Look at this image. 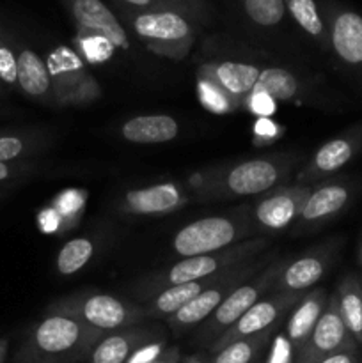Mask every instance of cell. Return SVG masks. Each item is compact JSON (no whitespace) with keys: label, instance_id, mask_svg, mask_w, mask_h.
<instances>
[{"label":"cell","instance_id":"6da1fadb","mask_svg":"<svg viewBox=\"0 0 362 363\" xmlns=\"http://www.w3.org/2000/svg\"><path fill=\"white\" fill-rule=\"evenodd\" d=\"M297 155H273L229 163L220 169L204 170L190 177L188 184L197 201H229L258 197L279 186L293 167Z\"/></svg>","mask_w":362,"mask_h":363},{"label":"cell","instance_id":"7a4b0ae2","mask_svg":"<svg viewBox=\"0 0 362 363\" xmlns=\"http://www.w3.org/2000/svg\"><path fill=\"white\" fill-rule=\"evenodd\" d=\"M106 333L80 319L46 311L21 342L14 363H75L89 358Z\"/></svg>","mask_w":362,"mask_h":363},{"label":"cell","instance_id":"3957f363","mask_svg":"<svg viewBox=\"0 0 362 363\" xmlns=\"http://www.w3.org/2000/svg\"><path fill=\"white\" fill-rule=\"evenodd\" d=\"M268 248L270 240L258 238V240L240 241V243L233 245V247L226 248L222 252H216V254L183 257L177 262H174L170 268L155 273V275H149L148 279L135 284L133 293L137 298L151 300L160 291L167 289L170 286H180V284L209 279V277L219 275L224 269L261 257L263 254H266Z\"/></svg>","mask_w":362,"mask_h":363},{"label":"cell","instance_id":"277c9868","mask_svg":"<svg viewBox=\"0 0 362 363\" xmlns=\"http://www.w3.org/2000/svg\"><path fill=\"white\" fill-rule=\"evenodd\" d=\"M247 206L229 215L204 216L181 227L172 238V248L181 259L216 254L245 241L252 233Z\"/></svg>","mask_w":362,"mask_h":363},{"label":"cell","instance_id":"5b68a950","mask_svg":"<svg viewBox=\"0 0 362 363\" xmlns=\"http://www.w3.org/2000/svg\"><path fill=\"white\" fill-rule=\"evenodd\" d=\"M130 27L149 52L174 60L188 55L197 35L192 18L170 7L133 11L130 14Z\"/></svg>","mask_w":362,"mask_h":363},{"label":"cell","instance_id":"8992f818","mask_svg":"<svg viewBox=\"0 0 362 363\" xmlns=\"http://www.w3.org/2000/svg\"><path fill=\"white\" fill-rule=\"evenodd\" d=\"M46 311L77 318L103 333L119 332L144 321L141 305H133L114 294L98 293V291L59 298L50 303Z\"/></svg>","mask_w":362,"mask_h":363},{"label":"cell","instance_id":"52a82bcc","mask_svg":"<svg viewBox=\"0 0 362 363\" xmlns=\"http://www.w3.org/2000/svg\"><path fill=\"white\" fill-rule=\"evenodd\" d=\"M284 259H273L265 269L254 275L252 279H248L247 282L240 284L238 287H234L229 294H227L226 300L220 303V307L199 326L197 330V340L201 344H209L212 346L224 332L231 328L252 305L258 303L263 296H266V293L273 289L277 282V277H279L280 269L284 266Z\"/></svg>","mask_w":362,"mask_h":363},{"label":"cell","instance_id":"ba28073f","mask_svg":"<svg viewBox=\"0 0 362 363\" xmlns=\"http://www.w3.org/2000/svg\"><path fill=\"white\" fill-rule=\"evenodd\" d=\"M275 259V255L272 252H266L261 257L252 259V261L241 262V264L233 266V268H227L220 273L219 279L204 291V293L199 294L195 300H192L190 303L185 305L183 308L176 312L174 315L167 318L170 328L176 333L187 332V330L195 328V326H201L216 308L220 307L224 300L227 298V294L238 287L240 284L247 282L248 279H252L254 275H258L261 269H265L270 262Z\"/></svg>","mask_w":362,"mask_h":363},{"label":"cell","instance_id":"9c48e42d","mask_svg":"<svg viewBox=\"0 0 362 363\" xmlns=\"http://www.w3.org/2000/svg\"><path fill=\"white\" fill-rule=\"evenodd\" d=\"M311 191L312 184L302 183L273 188L272 191L263 195L252 208H248L252 230L280 233L295 225Z\"/></svg>","mask_w":362,"mask_h":363},{"label":"cell","instance_id":"30bf717a","mask_svg":"<svg viewBox=\"0 0 362 363\" xmlns=\"http://www.w3.org/2000/svg\"><path fill=\"white\" fill-rule=\"evenodd\" d=\"M343 241L339 238L325 241L291 262H284L272 293L304 294L316 286L339 255Z\"/></svg>","mask_w":362,"mask_h":363},{"label":"cell","instance_id":"8fae6325","mask_svg":"<svg viewBox=\"0 0 362 363\" xmlns=\"http://www.w3.org/2000/svg\"><path fill=\"white\" fill-rule=\"evenodd\" d=\"M323 20L329 32V48L362 85V14L348 7L332 6Z\"/></svg>","mask_w":362,"mask_h":363},{"label":"cell","instance_id":"7c38bea8","mask_svg":"<svg viewBox=\"0 0 362 363\" xmlns=\"http://www.w3.org/2000/svg\"><path fill=\"white\" fill-rule=\"evenodd\" d=\"M355 194H357V183L350 179H334L312 186L311 195L304 202L293 230L309 233V230L322 229L351 204Z\"/></svg>","mask_w":362,"mask_h":363},{"label":"cell","instance_id":"4fadbf2b","mask_svg":"<svg viewBox=\"0 0 362 363\" xmlns=\"http://www.w3.org/2000/svg\"><path fill=\"white\" fill-rule=\"evenodd\" d=\"M300 298L302 294L291 293H272L268 298H261L227 332H224L209 346V350H212V353H216L222 347H226L227 344L273 330L277 323L280 321V318H284V314L291 311Z\"/></svg>","mask_w":362,"mask_h":363},{"label":"cell","instance_id":"5bb4252c","mask_svg":"<svg viewBox=\"0 0 362 363\" xmlns=\"http://www.w3.org/2000/svg\"><path fill=\"white\" fill-rule=\"evenodd\" d=\"M357 342L344 326L337 308V298L329 296L325 311L309 335L307 342L298 350L297 363H318L329 354L343 350H353Z\"/></svg>","mask_w":362,"mask_h":363},{"label":"cell","instance_id":"9a60e30c","mask_svg":"<svg viewBox=\"0 0 362 363\" xmlns=\"http://www.w3.org/2000/svg\"><path fill=\"white\" fill-rule=\"evenodd\" d=\"M362 151V124L330 138L312 155L307 165L297 176V183L312 184L339 172Z\"/></svg>","mask_w":362,"mask_h":363},{"label":"cell","instance_id":"2e32d148","mask_svg":"<svg viewBox=\"0 0 362 363\" xmlns=\"http://www.w3.org/2000/svg\"><path fill=\"white\" fill-rule=\"evenodd\" d=\"M188 201L190 197L181 184L158 183L126 191L119 201V211L135 216L169 215L183 208Z\"/></svg>","mask_w":362,"mask_h":363},{"label":"cell","instance_id":"e0dca14e","mask_svg":"<svg viewBox=\"0 0 362 363\" xmlns=\"http://www.w3.org/2000/svg\"><path fill=\"white\" fill-rule=\"evenodd\" d=\"M66 4L78 32L102 35L117 50L130 48L126 30L102 0H66Z\"/></svg>","mask_w":362,"mask_h":363},{"label":"cell","instance_id":"ac0fdd59","mask_svg":"<svg viewBox=\"0 0 362 363\" xmlns=\"http://www.w3.org/2000/svg\"><path fill=\"white\" fill-rule=\"evenodd\" d=\"M259 73L261 69L254 64L234 62V60L206 62L199 67V77L212 82L220 91L226 92L236 103L238 108H245V99L254 91Z\"/></svg>","mask_w":362,"mask_h":363},{"label":"cell","instance_id":"d6986e66","mask_svg":"<svg viewBox=\"0 0 362 363\" xmlns=\"http://www.w3.org/2000/svg\"><path fill=\"white\" fill-rule=\"evenodd\" d=\"M46 66L52 74L55 105L71 106L75 92L89 77V71L85 69L82 55L75 50L67 48V46H57L46 59Z\"/></svg>","mask_w":362,"mask_h":363},{"label":"cell","instance_id":"ffe728a7","mask_svg":"<svg viewBox=\"0 0 362 363\" xmlns=\"http://www.w3.org/2000/svg\"><path fill=\"white\" fill-rule=\"evenodd\" d=\"M18 59V89L27 98L45 105H55L53 82L46 60L31 48H20Z\"/></svg>","mask_w":362,"mask_h":363},{"label":"cell","instance_id":"44dd1931","mask_svg":"<svg viewBox=\"0 0 362 363\" xmlns=\"http://www.w3.org/2000/svg\"><path fill=\"white\" fill-rule=\"evenodd\" d=\"M155 332L144 328H124L106 333L89 354V363H126L142 346L155 342Z\"/></svg>","mask_w":362,"mask_h":363},{"label":"cell","instance_id":"7402d4cb","mask_svg":"<svg viewBox=\"0 0 362 363\" xmlns=\"http://www.w3.org/2000/svg\"><path fill=\"white\" fill-rule=\"evenodd\" d=\"M327 303H329V296H327L325 289H312L302 294L286 325V337L293 350L298 351L307 342L309 335L314 330L318 319L322 318Z\"/></svg>","mask_w":362,"mask_h":363},{"label":"cell","instance_id":"603a6c76","mask_svg":"<svg viewBox=\"0 0 362 363\" xmlns=\"http://www.w3.org/2000/svg\"><path fill=\"white\" fill-rule=\"evenodd\" d=\"M180 135V123L174 117L137 116L121 126V137L131 144H165Z\"/></svg>","mask_w":362,"mask_h":363},{"label":"cell","instance_id":"cb8c5ba5","mask_svg":"<svg viewBox=\"0 0 362 363\" xmlns=\"http://www.w3.org/2000/svg\"><path fill=\"white\" fill-rule=\"evenodd\" d=\"M50 144L43 131L4 130L0 131V163L25 162L28 156L38 155Z\"/></svg>","mask_w":362,"mask_h":363},{"label":"cell","instance_id":"d4e9b609","mask_svg":"<svg viewBox=\"0 0 362 363\" xmlns=\"http://www.w3.org/2000/svg\"><path fill=\"white\" fill-rule=\"evenodd\" d=\"M337 308L344 326L357 344L362 342V289L355 275H348L341 280L336 291Z\"/></svg>","mask_w":362,"mask_h":363},{"label":"cell","instance_id":"484cf974","mask_svg":"<svg viewBox=\"0 0 362 363\" xmlns=\"http://www.w3.org/2000/svg\"><path fill=\"white\" fill-rule=\"evenodd\" d=\"M304 91L302 82L284 67H265L259 73L252 92H265L275 101H295Z\"/></svg>","mask_w":362,"mask_h":363},{"label":"cell","instance_id":"4316f807","mask_svg":"<svg viewBox=\"0 0 362 363\" xmlns=\"http://www.w3.org/2000/svg\"><path fill=\"white\" fill-rule=\"evenodd\" d=\"M284 6L305 34L316 39L323 48H329V32L316 0H284Z\"/></svg>","mask_w":362,"mask_h":363},{"label":"cell","instance_id":"83f0119b","mask_svg":"<svg viewBox=\"0 0 362 363\" xmlns=\"http://www.w3.org/2000/svg\"><path fill=\"white\" fill-rule=\"evenodd\" d=\"M94 243L89 238H73L60 248L55 259V268L60 275L70 277L87 266L94 255Z\"/></svg>","mask_w":362,"mask_h":363},{"label":"cell","instance_id":"f1b7e54d","mask_svg":"<svg viewBox=\"0 0 362 363\" xmlns=\"http://www.w3.org/2000/svg\"><path fill=\"white\" fill-rule=\"evenodd\" d=\"M270 337H272V330L227 344L226 347L216 351L212 363H252V360H256V357L268 346Z\"/></svg>","mask_w":362,"mask_h":363},{"label":"cell","instance_id":"f546056e","mask_svg":"<svg viewBox=\"0 0 362 363\" xmlns=\"http://www.w3.org/2000/svg\"><path fill=\"white\" fill-rule=\"evenodd\" d=\"M241 7L245 16L261 28L277 27L286 16L284 0H241Z\"/></svg>","mask_w":362,"mask_h":363},{"label":"cell","instance_id":"4dcf8cb0","mask_svg":"<svg viewBox=\"0 0 362 363\" xmlns=\"http://www.w3.org/2000/svg\"><path fill=\"white\" fill-rule=\"evenodd\" d=\"M85 191L82 190H64L52 201V208L59 213L62 220V230L71 229L80 220L85 206Z\"/></svg>","mask_w":362,"mask_h":363},{"label":"cell","instance_id":"1f68e13d","mask_svg":"<svg viewBox=\"0 0 362 363\" xmlns=\"http://www.w3.org/2000/svg\"><path fill=\"white\" fill-rule=\"evenodd\" d=\"M197 96L201 105L213 113H229L240 110L226 92H222L216 85L201 77L197 78Z\"/></svg>","mask_w":362,"mask_h":363},{"label":"cell","instance_id":"d6a6232c","mask_svg":"<svg viewBox=\"0 0 362 363\" xmlns=\"http://www.w3.org/2000/svg\"><path fill=\"white\" fill-rule=\"evenodd\" d=\"M78 50L82 53V59L89 60V62H105L112 57L114 45L109 39L102 38L96 34H85V32H78L77 38Z\"/></svg>","mask_w":362,"mask_h":363},{"label":"cell","instance_id":"836d02e7","mask_svg":"<svg viewBox=\"0 0 362 363\" xmlns=\"http://www.w3.org/2000/svg\"><path fill=\"white\" fill-rule=\"evenodd\" d=\"M0 84L6 89H18L16 52L0 35Z\"/></svg>","mask_w":362,"mask_h":363},{"label":"cell","instance_id":"e575fe53","mask_svg":"<svg viewBox=\"0 0 362 363\" xmlns=\"http://www.w3.org/2000/svg\"><path fill=\"white\" fill-rule=\"evenodd\" d=\"M280 135H283V128L277 123H273L270 117H258L254 126H252L254 144L259 145V147L266 144H272V142H275Z\"/></svg>","mask_w":362,"mask_h":363},{"label":"cell","instance_id":"d590c367","mask_svg":"<svg viewBox=\"0 0 362 363\" xmlns=\"http://www.w3.org/2000/svg\"><path fill=\"white\" fill-rule=\"evenodd\" d=\"M245 108L258 117H272L277 110V101L265 92H251L245 99Z\"/></svg>","mask_w":362,"mask_h":363},{"label":"cell","instance_id":"8d00e7d4","mask_svg":"<svg viewBox=\"0 0 362 363\" xmlns=\"http://www.w3.org/2000/svg\"><path fill=\"white\" fill-rule=\"evenodd\" d=\"M266 363H293V346L286 335L279 333L273 337Z\"/></svg>","mask_w":362,"mask_h":363},{"label":"cell","instance_id":"74e56055","mask_svg":"<svg viewBox=\"0 0 362 363\" xmlns=\"http://www.w3.org/2000/svg\"><path fill=\"white\" fill-rule=\"evenodd\" d=\"M35 169L34 163L31 162H11L0 163V184L9 183V181H18L31 174Z\"/></svg>","mask_w":362,"mask_h":363},{"label":"cell","instance_id":"f35d334b","mask_svg":"<svg viewBox=\"0 0 362 363\" xmlns=\"http://www.w3.org/2000/svg\"><path fill=\"white\" fill-rule=\"evenodd\" d=\"M163 353H165V342L163 340H155V342L146 344L141 350L135 351L126 363H153L158 360Z\"/></svg>","mask_w":362,"mask_h":363},{"label":"cell","instance_id":"ab89813d","mask_svg":"<svg viewBox=\"0 0 362 363\" xmlns=\"http://www.w3.org/2000/svg\"><path fill=\"white\" fill-rule=\"evenodd\" d=\"M38 227L45 234L60 233V230H62V220H60L59 213H57L52 206H48V208L41 209V211L38 213Z\"/></svg>","mask_w":362,"mask_h":363},{"label":"cell","instance_id":"60d3db41","mask_svg":"<svg viewBox=\"0 0 362 363\" xmlns=\"http://www.w3.org/2000/svg\"><path fill=\"white\" fill-rule=\"evenodd\" d=\"M172 9L181 11L183 14L190 16L192 20L201 18L206 14V7L202 0H165Z\"/></svg>","mask_w":362,"mask_h":363},{"label":"cell","instance_id":"b9f144b4","mask_svg":"<svg viewBox=\"0 0 362 363\" xmlns=\"http://www.w3.org/2000/svg\"><path fill=\"white\" fill-rule=\"evenodd\" d=\"M119 2L126 4L128 7L137 11H151V9H165V7H170L165 0H119ZM172 9V7H170Z\"/></svg>","mask_w":362,"mask_h":363},{"label":"cell","instance_id":"7bdbcfd3","mask_svg":"<svg viewBox=\"0 0 362 363\" xmlns=\"http://www.w3.org/2000/svg\"><path fill=\"white\" fill-rule=\"evenodd\" d=\"M318 363H358V360L353 347V350H343V351H337V353L334 354H329V357H325Z\"/></svg>","mask_w":362,"mask_h":363},{"label":"cell","instance_id":"ee69618b","mask_svg":"<svg viewBox=\"0 0 362 363\" xmlns=\"http://www.w3.org/2000/svg\"><path fill=\"white\" fill-rule=\"evenodd\" d=\"M153 363H180V353H177L176 347H170V350H165V353Z\"/></svg>","mask_w":362,"mask_h":363},{"label":"cell","instance_id":"f6af8a7d","mask_svg":"<svg viewBox=\"0 0 362 363\" xmlns=\"http://www.w3.org/2000/svg\"><path fill=\"white\" fill-rule=\"evenodd\" d=\"M7 353H9V339H7V337H2V339H0V363L6 362Z\"/></svg>","mask_w":362,"mask_h":363},{"label":"cell","instance_id":"bcb514c9","mask_svg":"<svg viewBox=\"0 0 362 363\" xmlns=\"http://www.w3.org/2000/svg\"><path fill=\"white\" fill-rule=\"evenodd\" d=\"M185 363H204V362H202L199 357H190V358H187V360H185Z\"/></svg>","mask_w":362,"mask_h":363},{"label":"cell","instance_id":"7dc6e473","mask_svg":"<svg viewBox=\"0 0 362 363\" xmlns=\"http://www.w3.org/2000/svg\"><path fill=\"white\" fill-rule=\"evenodd\" d=\"M358 262L362 266V234H361V240H358Z\"/></svg>","mask_w":362,"mask_h":363},{"label":"cell","instance_id":"c3c4849f","mask_svg":"<svg viewBox=\"0 0 362 363\" xmlns=\"http://www.w3.org/2000/svg\"><path fill=\"white\" fill-rule=\"evenodd\" d=\"M4 91H6V87H4V85L0 84V94H4Z\"/></svg>","mask_w":362,"mask_h":363},{"label":"cell","instance_id":"681fc988","mask_svg":"<svg viewBox=\"0 0 362 363\" xmlns=\"http://www.w3.org/2000/svg\"><path fill=\"white\" fill-rule=\"evenodd\" d=\"M358 282H361V289H362V277H361V279H358Z\"/></svg>","mask_w":362,"mask_h":363},{"label":"cell","instance_id":"f907efd6","mask_svg":"<svg viewBox=\"0 0 362 363\" xmlns=\"http://www.w3.org/2000/svg\"><path fill=\"white\" fill-rule=\"evenodd\" d=\"M0 195H2V190H0Z\"/></svg>","mask_w":362,"mask_h":363}]
</instances>
